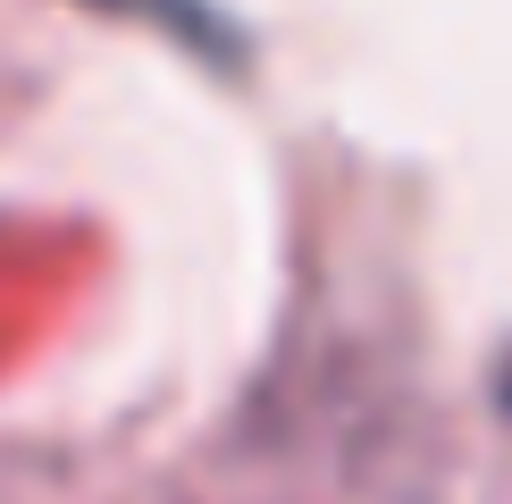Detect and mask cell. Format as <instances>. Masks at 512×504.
Wrapping results in <instances>:
<instances>
[{"label":"cell","instance_id":"obj_1","mask_svg":"<svg viewBox=\"0 0 512 504\" xmlns=\"http://www.w3.org/2000/svg\"><path fill=\"white\" fill-rule=\"evenodd\" d=\"M504 404H512V362H504Z\"/></svg>","mask_w":512,"mask_h":504}]
</instances>
